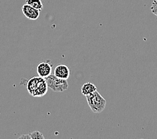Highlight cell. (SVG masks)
<instances>
[{
  "mask_svg": "<svg viewBox=\"0 0 157 139\" xmlns=\"http://www.w3.org/2000/svg\"><path fill=\"white\" fill-rule=\"evenodd\" d=\"M21 12L29 20H36L39 18L40 11L25 3L21 7Z\"/></svg>",
  "mask_w": 157,
  "mask_h": 139,
  "instance_id": "5",
  "label": "cell"
},
{
  "mask_svg": "<svg viewBox=\"0 0 157 139\" xmlns=\"http://www.w3.org/2000/svg\"><path fill=\"white\" fill-rule=\"evenodd\" d=\"M48 88L54 92H62L65 91L68 88V83L67 80L59 78L54 74H51L49 76L45 78Z\"/></svg>",
  "mask_w": 157,
  "mask_h": 139,
  "instance_id": "3",
  "label": "cell"
},
{
  "mask_svg": "<svg viewBox=\"0 0 157 139\" xmlns=\"http://www.w3.org/2000/svg\"><path fill=\"white\" fill-rule=\"evenodd\" d=\"M29 134H30L31 139H38V138L44 139V137L43 134L38 132V131H35V132H33Z\"/></svg>",
  "mask_w": 157,
  "mask_h": 139,
  "instance_id": "9",
  "label": "cell"
},
{
  "mask_svg": "<svg viewBox=\"0 0 157 139\" xmlns=\"http://www.w3.org/2000/svg\"><path fill=\"white\" fill-rule=\"evenodd\" d=\"M36 72L40 77L46 78L52 74V66L49 62H42L36 67Z\"/></svg>",
  "mask_w": 157,
  "mask_h": 139,
  "instance_id": "4",
  "label": "cell"
},
{
  "mask_svg": "<svg viewBox=\"0 0 157 139\" xmlns=\"http://www.w3.org/2000/svg\"><path fill=\"white\" fill-rule=\"evenodd\" d=\"M90 108L94 113H100L106 107V101L98 91L86 96Z\"/></svg>",
  "mask_w": 157,
  "mask_h": 139,
  "instance_id": "2",
  "label": "cell"
},
{
  "mask_svg": "<svg viewBox=\"0 0 157 139\" xmlns=\"http://www.w3.org/2000/svg\"><path fill=\"white\" fill-rule=\"evenodd\" d=\"M54 74L59 78L67 80L70 75V70L65 64H59L55 68Z\"/></svg>",
  "mask_w": 157,
  "mask_h": 139,
  "instance_id": "6",
  "label": "cell"
},
{
  "mask_svg": "<svg viewBox=\"0 0 157 139\" xmlns=\"http://www.w3.org/2000/svg\"><path fill=\"white\" fill-rule=\"evenodd\" d=\"M19 138H25V139H31V137H30V134H23L21 135V136H20L19 137Z\"/></svg>",
  "mask_w": 157,
  "mask_h": 139,
  "instance_id": "11",
  "label": "cell"
},
{
  "mask_svg": "<svg viewBox=\"0 0 157 139\" xmlns=\"http://www.w3.org/2000/svg\"><path fill=\"white\" fill-rule=\"evenodd\" d=\"M27 91L33 97H42L46 95L48 86L44 78L33 76L26 84Z\"/></svg>",
  "mask_w": 157,
  "mask_h": 139,
  "instance_id": "1",
  "label": "cell"
},
{
  "mask_svg": "<svg viewBox=\"0 0 157 139\" xmlns=\"http://www.w3.org/2000/svg\"><path fill=\"white\" fill-rule=\"evenodd\" d=\"M96 91V86L94 84L91 83V82H86V83L82 85L81 88V92L82 95H84L85 96L88 95H90V94Z\"/></svg>",
  "mask_w": 157,
  "mask_h": 139,
  "instance_id": "7",
  "label": "cell"
},
{
  "mask_svg": "<svg viewBox=\"0 0 157 139\" xmlns=\"http://www.w3.org/2000/svg\"><path fill=\"white\" fill-rule=\"evenodd\" d=\"M25 3L40 11L42 10L44 8L43 3L41 0H25Z\"/></svg>",
  "mask_w": 157,
  "mask_h": 139,
  "instance_id": "8",
  "label": "cell"
},
{
  "mask_svg": "<svg viewBox=\"0 0 157 139\" xmlns=\"http://www.w3.org/2000/svg\"><path fill=\"white\" fill-rule=\"evenodd\" d=\"M151 10L152 13L154 14L156 16H157V0H154L153 1Z\"/></svg>",
  "mask_w": 157,
  "mask_h": 139,
  "instance_id": "10",
  "label": "cell"
}]
</instances>
